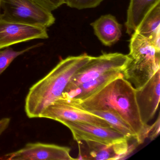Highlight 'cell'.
Wrapping results in <instances>:
<instances>
[{"label":"cell","mask_w":160,"mask_h":160,"mask_svg":"<svg viewBox=\"0 0 160 160\" xmlns=\"http://www.w3.org/2000/svg\"><path fill=\"white\" fill-rule=\"evenodd\" d=\"M135 32L160 49V1L148 12Z\"/></svg>","instance_id":"5bb4252c"},{"label":"cell","mask_w":160,"mask_h":160,"mask_svg":"<svg viewBox=\"0 0 160 160\" xmlns=\"http://www.w3.org/2000/svg\"><path fill=\"white\" fill-rule=\"evenodd\" d=\"M75 102L87 110L112 109L132 127L138 145L148 138L150 125L141 120L135 89L123 76L115 78L87 99Z\"/></svg>","instance_id":"6da1fadb"},{"label":"cell","mask_w":160,"mask_h":160,"mask_svg":"<svg viewBox=\"0 0 160 160\" xmlns=\"http://www.w3.org/2000/svg\"><path fill=\"white\" fill-rule=\"evenodd\" d=\"M130 60L122 72L124 79L135 89L143 87L160 69V49L134 32L130 40Z\"/></svg>","instance_id":"3957f363"},{"label":"cell","mask_w":160,"mask_h":160,"mask_svg":"<svg viewBox=\"0 0 160 160\" xmlns=\"http://www.w3.org/2000/svg\"><path fill=\"white\" fill-rule=\"evenodd\" d=\"M61 123L70 129L73 139L78 143L93 141L108 145L128 140L122 134L111 127L75 122H62Z\"/></svg>","instance_id":"52a82bcc"},{"label":"cell","mask_w":160,"mask_h":160,"mask_svg":"<svg viewBox=\"0 0 160 160\" xmlns=\"http://www.w3.org/2000/svg\"><path fill=\"white\" fill-rule=\"evenodd\" d=\"M40 118H46L59 122L69 121L87 122L103 127H110L105 120L84 109L77 103L61 98L48 106Z\"/></svg>","instance_id":"8992f818"},{"label":"cell","mask_w":160,"mask_h":160,"mask_svg":"<svg viewBox=\"0 0 160 160\" xmlns=\"http://www.w3.org/2000/svg\"><path fill=\"white\" fill-rule=\"evenodd\" d=\"M160 69L140 88L135 89L136 99L142 122L148 124L155 115L160 102Z\"/></svg>","instance_id":"30bf717a"},{"label":"cell","mask_w":160,"mask_h":160,"mask_svg":"<svg viewBox=\"0 0 160 160\" xmlns=\"http://www.w3.org/2000/svg\"><path fill=\"white\" fill-rule=\"evenodd\" d=\"M0 1H1V0H0Z\"/></svg>","instance_id":"7402d4cb"},{"label":"cell","mask_w":160,"mask_h":160,"mask_svg":"<svg viewBox=\"0 0 160 160\" xmlns=\"http://www.w3.org/2000/svg\"><path fill=\"white\" fill-rule=\"evenodd\" d=\"M71 149L54 144L29 143L17 151L7 153L0 159L9 160H71Z\"/></svg>","instance_id":"ba28073f"},{"label":"cell","mask_w":160,"mask_h":160,"mask_svg":"<svg viewBox=\"0 0 160 160\" xmlns=\"http://www.w3.org/2000/svg\"><path fill=\"white\" fill-rule=\"evenodd\" d=\"M160 0H130L125 26L126 32L132 35L147 13Z\"/></svg>","instance_id":"9a60e30c"},{"label":"cell","mask_w":160,"mask_h":160,"mask_svg":"<svg viewBox=\"0 0 160 160\" xmlns=\"http://www.w3.org/2000/svg\"><path fill=\"white\" fill-rule=\"evenodd\" d=\"M128 140L114 144H102L93 141L86 142L89 150V159L97 160H118L126 157L134 149Z\"/></svg>","instance_id":"8fae6325"},{"label":"cell","mask_w":160,"mask_h":160,"mask_svg":"<svg viewBox=\"0 0 160 160\" xmlns=\"http://www.w3.org/2000/svg\"><path fill=\"white\" fill-rule=\"evenodd\" d=\"M11 122L10 118H6L0 119V136L9 127Z\"/></svg>","instance_id":"44dd1931"},{"label":"cell","mask_w":160,"mask_h":160,"mask_svg":"<svg viewBox=\"0 0 160 160\" xmlns=\"http://www.w3.org/2000/svg\"><path fill=\"white\" fill-rule=\"evenodd\" d=\"M103 0H63L64 4L72 8L82 10L98 6Z\"/></svg>","instance_id":"ac0fdd59"},{"label":"cell","mask_w":160,"mask_h":160,"mask_svg":"<svg viewBox=\"0 0 160 160\" xmlns=\"http://www.w3.org/2000/svg\"><path fill=\"white\" fill-rule=\"evenodd\" d=\"M47 28L9 22L0 18V49L34 39L48 38Z\"/></svg>","instance_id":"9c48e42d"},{"label":"cell","mask_w":160,"mask_h":160,"mask_svg":"<svg viewBox=\"0 0 160 160\" xmlns=\"http://www.w3.org/2000/svg\"><path fill=\"white\" fill-rule=\"evenodd\" d=\"M42 45V43L37 44L21 51H16L10 47L5 48L4 49H0V75L7 69L13 61L18 57L31 49L39 47Z\"/></svg>","instance_id":"e0dca14e"},{"label":"cell","mask_w":160,"mask_h":160,"mask_svg":"<svg viewBox=\"0 0 160 160\" xmlns=\"http://www.w3.org/2000/svg\"><path fill=\"white\" fill-rule=\"evenodd\" d=\"M91 25L95 35L106 46L113 45L121 37L122 25L111 15L102 16Z\"/></svg>","instance_id":"4fadbf2b"},{"label":"cell","mask_w":160,"mask_h":160,"mask_svg":"<svg viewBox=\"0 0 160 160\" xmlns=\"http://www.w3.org/2000/svg\"><path fill=\"white\" fill-rule=\"evenodd\" d=\"M40 6L52 12L64 4L63 0H32Z\"/></svg>","instance_id":"d6986e66"},{"label":"cell","mask_w":160,"mask_h":160,"mask_svg":"<svg viewBox=\"0 0 160 160\" xmlns=\"http://www.w3.org/2000/svg\"><path fill=\"white\" fill-rule=\"evenodd\" d=\"M88 111L103 119L108 123L111 128L122 134L128 140L133 139L137 141L136 135L132 127L116 111L112 109L88 110Z\"/></svg>","instance_id":"2e32d148"},{"label":"cell","mask_w":160,"mask_h":160,"mask_svg":"<svg viewBox=\"0 0 160 160\" xmlns=\"http://www.w3.org/2000/svg\"><path fill=\"white\" fill-rule=\"evenodd\" d=\"M130 60L128 55L118 53H105L99 57H92L73 75L62 96L81 84L95 79L104 74L112 71L123 72Z\"/></svg>","instance_id":"5b68a950"},{"label":"cell","mask_w":160,"mask_h":160,"mask_svg":"<svg viewBox=\"0 0 160 160\" xmlns=\"http://www.w3.org/2000/svg\"><path fill=\"white\" fill-rule=\"evenodd\" d=\"M160 115L152 125H150L148 133V138L151 140H153L157 137L160 133Z\"/></svg>","instance_id":"ffe728a7"},{"label":"cell","mask_w":160,"mask_h":160,"mask_svg":"<svg viewBox=\"0 0 160 160\" xmlns=\"http://www.w3.org/2000/svg\"><path fill=\"white\" fill-rule=\"evenodd\" d=\"M0 18L47 28L53 25L56 20L51 12L32 0H1Z\"/></svg>","instance_id":"277c9868"},{"label":"cell","mask_w":160,"mask_h":160,"mask_svg":"<svg viewBox=\"0 0 160 160\" xmlns=\"http://www.w3.org/2000/svg\"><path fill=\"white\" fill-rule=\"evenodd\" d=\"M121 76H123L122 71L108 72L95 79L81 84L74 89L62 95L61 98H65L77 102H81L101 89L115 78Z\"/></svg>","instance_id":"7c38bea8"},{"label":"cell","mask_w":160,"mask_h":160,"mask_svg":"<svg viewBox=\"0 0 160 160\" xmlns=\"http://www.w3.org/2000/svg\"><path fill=\"white\" fill-rule=\"evenodd\" d=\"M92 57L84 54L62 60L46 76L33 85L25 101L28 117L40 118L48 106L61 98L73 75Z\"/></svg>","instance_id":"7a4b0ae2"}]
</instances>
